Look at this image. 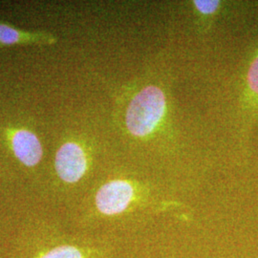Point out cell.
Here are the masks:
<instances>
[{"label": "cell", "mask_w": 258, "mask_h": 258, "mask_svg": "<svg viewBox=\"0 0 258 258\" xmlns=\"http://www.w3.org/2000/svg\"><path fill=\"white\" fill-rule=\"evenodd\" d=\"M166 108L163 91L157 86H148L130 102L126 112V126L135 136H146L153 131Z\"/></svg>", "instance_id": "1"}, {"label": "cell", "mask_w": 258, "mask_h": 258, "mask_svg": "<svg viewBox=\"0 0 258 258\" xmlns=\"http://www.w3.org/2000/svg\"><path fill=\"white\" fill-rule=\"evenodd\" d=\"M134 195L132 185L126 181H112L102 185L96 196V204L99 211L113 215L123 212L131 202Z\"/></svg>", "instance_id": "2"}, {"label": "cell", "mask_w": 258, "mask_h": 258, "mask_svg": "<svg viewBox=\"0 0 258 258\" xmlns=\"http://www.w3.org/2000/svg\"><path fill=\"white\" fill-rule=\"evenodd\" d=\"M55 170L67 183L78 182L86 170V158L83 148L75 143H66L55 155Z\"/></svg>", "instance_id": "3"}, {"label": "cell", "mask_w": 258, "mask_h": 258, "mask_svg": "<svg viewBox=\"0 0 258 258\" xmlns=\"http://www.w3.org/2000/svg\"><path fill=\"white\" fill-rule=\"evenodd\" d=\"M12 147L16 157L27 166H35L42 158V147L37 136L25 129L17 130L12 137Z\"/></svg>", "instance_id": "4"}, {"label": "cell", "mask_w": 258, "mask_h": 258, "mask_svg": "<svg viewBox=\"0 0 258 258\" xmlns=\"http://www.w3.org/2000/svg\"><path fill=\"white\" fill-rule=\"evenodd\" d=\"M40 258H83L80 249L71 246H62L51 249Z\"/></svg>", "instance_id": "5"}, {"label": "cell", "mask_w": 258, "mask_h": 258, "mask_svg": "<svg viewBox=\"0 0 258 258\" xmlns=\"http://www.w3.org/2000/svg\"><path fill=\"white\" fill-rule=\"evenodd\" d=\"M22 39V35L14 28L0 24V42L3 44H14Z\"/></svg>", "instance_id": "6"}, {"label": "cell", "mask_w": 258, "mask_h": 258, "mask_svg": "<svg viewBox=\"0 0 258 258\" xmlns=\"http://www.w3.org/2000/svg\"><path fill=\"white\" fill-rule=\"evenodd\" d=\"M248 84L250 91L258 96V55L254 58L248 72Z\"/></svg>", "instance_id": "7"}, {"label": "cell", "mask_w": 258, "mask_h": 258, "mask_svg": "<svg viewBox=\"0 0 258 258\" xmlns=\"http://www.w3.org/2000/svg\"><path fill=\"white\" fill-rule=\"evenodd\" d=\"M194 4H195L196 8L199 10L201 13H203V14H212L218 8L219 1L198 0V1H194Z\"/></svg>", "instance_id": "8"}]
</instances>
